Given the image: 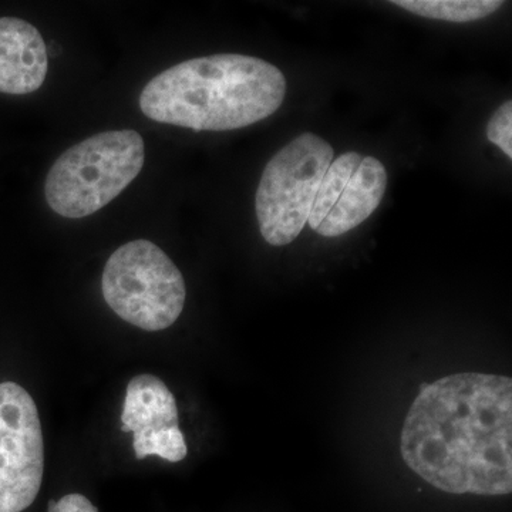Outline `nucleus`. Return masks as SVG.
<instances>
[{
    "mask_svg": "<svg viewBox=\"0 0 512 512\" xmlns=\"http://www.w3.org/2000/svg\"><path fill=\"white\" fill-rule=\"evenodd\" d=\"M360 161H362V156L359 153L349 151L333 160L329 165L320 181L311 215H309L308 225L313 231L320 227L326 215L335 207Z\"/></svg>",
    "mask_w": 512,
    "mask_h": 512,
    "instance_id": "obj_11",
    "label": "nucleus"
},
{
    "mask_svg": "<svg viewBox=\"0 0 512 512\" xmlns=\"http://www.w3.org/2000/svg\"><path fill=\"white\" fill-rule=\"evenodd\" d=\"M406 466L448 494L512 491V380L457 373L424 386L402 430Z\"/></svg>",
    "mask_w": 512,
    "mask_h": 512,
    "instance_id": "obj_1",
    "label": "nucleus"
},
{
    "mask_svg": "<svg viewBox=\"0 0 512 512\" xmlns=\"http://www.w3.org/2000/svg\"><path fill=\"white\" fill-rule=\"evenodd\" d=\"M146 146L134 130L104 131L70 147L50 168L47 204L60 217L79 220L109 205L143 170Z\"/></svg>",
    "mask_w": 512,
    "mask_h": 512,
    "instance_id": "obj_3",
    "label": "nucleus"
},
{
    "mask_svg": "<svg viewBox=\"0 0 512 512\" xmlns=\"http://www.w3.org/2000/svg\"><path fill=\"white\" fill-rule=\"evenodd\" d=\"M121 421V430L133 431L134 441L158 431L177 429L178 409L173 393L156 376L133 377L127 386Z\"/></svg>",
    "mask_w": 512,
    "mask_h": 512,
    "instance_id": "obj_9",
    "label": "nucleus"
},
{
    "mask_svg": "<svg viewBox=\"0 0 512 512\" xmlns=\"http://www.w3.org/2000/svg\"><path fill=\"white\" fill-rule=\"evenodd\" d=\"M101 289L111 311L147 332L174 325L187 298L180 269L163 249L146 239L128 242L110 256Z\"/></svg>",
    "mask_w": 512,
    "mask_h": 512,
    "instance_id": "obj_4",
    "label": "nucleus"
},
{
    "mask_svg": "<svg viewBox=\"0 0 512 512\" xmlns=\"http://www.w3.org/2000/svg\"><path fill=\"white\" fill-rule=\"evenodd\" d=\"M284 73L258 57L222 53L175 64L144 87L140 109L148 119L194 131L252 126L279 110Z\"/></svg>",
    "mask_w": 512,
    "mask_h": 512,
    "instance_id": "obj_2",
    "label": "nucleus"
},
{
    "mask_svg": "<svg viewBox=\"0 0 512 512\" xmlns=\"http://www.w3.org/2000/svg\"><path fill=\"white\" fill-rule=\"evenodd\" d=\"M134 451L138 460L148 456H158L171 463H178L187 457L188 448L185 444L183 431L170 429L150 434L144 439L133 441Z\"/></svg>",
    "mask_w": 512,
    "mask_h": 512,
    "instance_id": "obj_12",
    "label": "nucleus"
},
{
    "mask_svg": "<svg viewBox=\"0 0 512 512\" xmlns=\"http://www.w3.org/2000/svg\"><path fill=\"white\" fill-rule=\"evenodd\" d=\"M47 69L49 55L39 30L23 19L0 18V93H35Z\"/></svg>",
    "mask_w": 512,
    "mask_h": 512,
    "instance_id": "obj_7",
    "label": "nucleus"
},
{
    "mask_svg": "<svg viewBox=\"0 0 512 512\" xmlns=\"http://www.w3.org/2000/svg\"><path fill=\"white\" fill-rule=\"evenodd\" d=\"M392 3L423 18L454 23L487 18L504 5L501 0H393Z\"/></svg>",
    "mask_w": 512,
    "mask_h": 512,
    "instance_id": "obj_10",
    "label": "nucleus"
},
{
    "mask_svg": "<svg viewBox=\"0 0 512 512\" xmlns=\"http://www.w3.org/2000/svg\"><path fill=\"white\" fill-rule=\"evenodd\" d=\"M45 473L42 423L32 396L0 383V512H22L36 500Z\"/></svg>",
    "mask_w": 512,
    "mask_h": 512,
    "instance_id": "obj_6",
    "label": "nucleus"
},
{
    "mask_svg": "<svg viewBox=\"0 0 512 512\" xmlns=\"http://www.w3.org/2000/svg\"><path fill=\"white\" fill-rule=\"evenodd\" d=\"M487 138L500 148L508 158H512V103L505 101L500 109L494 111L487 124Z\"/></svg>",
    "mask_w": 512,
    "mask_h": 512,
    "instance_id": "obj_13",
    "label": "nucleus"
},
{
    "mask_svg": "<svg viewBox=\"0 0 512 512\" xmlns=\"http://www.w3.org/2000/svg\"><path fill=\"white\" fill-rule=\"evenodd\" d=\"M386 187L384 165L375 157H362L339 201L316 232L325 238H336L359 227L382 204Z\"/></svg>",
    "mask_w": 512,
    "mask_h": 512,
    "instance_id": "obj_8",
    "label": "nucleus"
},
{
    "mask_svg": "<svg viewBox=\"0 0 512 512\" xmlns=\"http://www.w3.org/2000/svg\"><path fill=\"white\" fill-rule=\"evenodd\" d=\"M333 158L335 151L328 141L303 133L266 164L255 210L261 235L269 245L284 247L299 237Z\"/></svg>",
    "mask_w": 512,
    "mask_h": 512,
    "instance_id": "obj_5",
    "label": "nucleus"
},
{
    "mask_svg": "<svg viewBox=\"0 0 512 512\" xmlns=\"http://www.w3.org/2000/svg\"><path fill=\"white\" fill-rule=\"evenodd\" d=\"M47 512H99L89 498L82 494L64 495L59 501H50Z\"/></svg>",
    "mask_w": 512,
    "mask_h": 512,
    "instance_id": "obj_14",
    "label": "nucleus"
}]
</instances>
